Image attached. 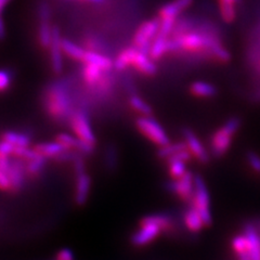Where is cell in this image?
Returning a JSON list of instances; mask_svg holds the SVG:
<instances>
[{"instance_id":"1","label":"cell","mask_w":260,"mask_h":260,"mask_svg":"<svg viewBox=\"0 0 260 260\" xmlns=\"http://www.w3.org/2000/svg\"><path fill=\"white\" fill-rule=\"evenodd\" d=\"M43 105L49 118L59 124H68L73 111L76 109L75 93L72 91L69 79L55 80L44 90Z\"/></svg>"},{"instance_id":"2","label":"cell","mask_w":260,"mask_h":260,"mask_svg":"<svg viewBox=\"0 0 260 260\" xmlns=\"http://www.w3.org/2000/svg\"><path fill=\"white\" fill-rule=\"evenodd\" d=\"M242 120L239 117H231L211 136L210 152L214 157H221L229 151L232 138L241 128Z\"/></svg>"},{"instance_id":"3","label":"cell","mask_w":260,"mask_h":260,"mask_svg":"<svg viewBox=\"0 0 260 260\" xmlns=\"http://www.w3.org/2000/svg\"><path fill=\"white\" fill-rule=\"evenodd\" d=\"M84 154H79L72 162L75 172V185H74V202L77 206H84L90 197L92 180L87 173Z\"/></svg>"},{"instance_id":"4","label":"cell","mask_w":260,"mask_h":260,"mask_svg":"<svg viewBox=\"0 0 260 260\" xmlns=\"http://www.w3.org/2000/svg\"><path fill=\"white\" fill-rule=\"evenodd\" d=\"M68 125L70 126L72 133L78 137L80 140L92 145L96 144V137L91 124L90 112L76 107L72 113Z\"/></svg>"},{"instance_id":"5","label":"cell","mask_w":260,"mask_h":260,"mask_svg":"<svg viewBox=\"0 0 260 260\" xmlns=\"http://www.w3.org/2000/svg\"><path fill=\"white\" fill-rule=\"evenodd\" d=\"M189 203H191L194 208L199 211L204 224L206 226L210 225L213 222V218H211L209 207V193L204 179L199 175L194 176V193Z\"/></svg>"},{"instance_id":"6","label":"cell","mask_w":260,"mask_h":260,"mask_svg":"<svg viewBox=\"0 0 260 260\" xmlns=\"http://www.w3.org/2000/svg\"><path fill=\"white\" fill-rule=\"evenodd\" d=\"M136 127L139 132L148 138L150 141L158 146H164L170 143V139L165 129L157 120L151 116H141L136 119Z\"/></svg>"},{"instance_id":"7","label":"cell","mask_w":260,"mask_h":260,"mask_svg":"<svg viewBox=\"0 0 260 260\" xmlns=\"http://www.w3.org/2000/svg\"><path fill=\"white\" fill-rule=\"evenodd\" d=\"M160 26V19H153L142 23L138 27L134 36V46L143 53L150 55V49L153 39L158 34Z\"/></svg>"},{"instance_id":"8","label":"cell","mask_w":260,"mask_h":260,"mask_svg":"<svg viewBox=\"0 0 260 260\" xmlns=\"http://www.w3.org/2000/svg\"><path fill=\"white\" fill-rule=\"evenodd\" d=\"M166 189L167 191L177 195L180 200L190 202L194 193V176L191 173L186 172L182 177L167 182Z\"/></svg>"},{"instance_id":"9","label":"cell","mask_w":260,"mask_h":260,"mask_svg":"<svg viewBox=\"0 0 260 260\" xmlns=\"http://www.w3.org/2000/svg\"><path fill=\"white\" fill-rule=\"evenodd\" d=\"M161 229L153 223H140V228L138 229L130 238V243L135 247H143L152 243L156 238H158Z\"/></svg>"},{"instance_id":"10","label":"cell","mask_w":260,"mask_h":260,"mask_svg":"<svg viewBox=\"0 0 260 260\" xmlns=\"http://www.w3.org/2000/svg\"><path fill=\"white\" fill-rule=\"evenodd\" d=\"M62 37L59 27L53 26L52 39L49 50H50V65L51 70L55 75H60L63 71V49H62Z\"/></svg>"},{"instance_id":"11","label":"cell","mask_w":260,"mask_h":260,"mask_svg":"<svg viewBox=\"0 0 260 260\" xmlns=\"http://www.w3.org/2000/svg\"><path fill=\"white\" fill-rule=\"evenodd\" d=\"M55 140L60 142L64 148L68 150H74L77 151L84 155H90L94 152L95 145H92L90 143H87L83 140H80L78 137H76L74 134H68V133H61L58 134L55 137Z\"/></svg>"},{"instance_id":"12","label":"cell","mask_w":260,"mask_h":260,"mask_svg":"<svg viewBox=\"0 0 260 260\" xmlns=\"http://www.w3.org/2000/svg\"><path fill=\"white\" fill-rule=\"evenodd\" d=\"M182 135L184 138V141L192 154V156L197 158V160L200 161L201 164H207L209 161L208 152L206 151L205 146L200 141L197 135H195L190 128H183Z\"/></svg>"},{"instance_id":"13","label":"cell","mask_w":260,"mask_h":260,"mask_svg":"<svg viewBox=\"0 0 260 260\" xmlns=\"http://www.w3.org/2000/svg\"><path fill=\"white\" fill-rule=\"evenodd\" d=\"M132 67L144 76H154L157 73V67L149 54L141 52L139 49L135 55Z\"/></svg>"},{"instance_id":"14","label":"cell","mask_w":260,"mask_h":260,"mask_svg":"<svg viewBox=\"0 0 260 260\" xmlns=\"http://www.w3.org/2000/svg\"><path fill=\"white\" fill-rule=\"evenodd\" d=\"M194 0H172L170 3L165 4L158 11V18L165 19V18H175L185 11L188 8L191 7Z\"/></svg>"},{"instance_id":"15","label":"cell","mask_w":260,"mask_h":260,"mask_svg":"<svg viewBox=\"0 0 260 260\" xmlns=\"http://www.w3.org/2000/svg\"><path fill=\"white\" fill-rule=\"evenodd\" d=\"M104 73L105 71L94 64L84 63L83 70H81V78H83L85 87L89 89L95 86L104 75Z\"/></svg>"},{"instance_id":"16","label":"cell","mask_w":260,"mask_h":260,"mask_svg":"<svg viewBox=\"0 0 260 260\" xmlns=\"http://www.w3.org/2000/svg\"><path fill=\"white\" fill-rule=\"evenodd\" d=\"M34 149L40 154V155L46 157L47 159L51 158L55 159L60 154H62L64 151L68 149L58 142V141H50V142H39L36 145H34Z\"/></svg>"},{"instance_id":"17","label":"cell","mask_w":260,"mask_h":260,"mask_svg":"<svg viewBox=\"0 0 260 260\" xmlns=\"http://www.w3.org/2000/svg\"><path fill=\"white\" fill-rule=\"evenodd\" d=\"M183 221L188 230L191 232H200L203 226H204V221L199 214V211L194 208V206L190 203V206L184 210L183 214Z\"/></svg>"},{"instance_id":"18","label":"cell","mask_w":260,"mask_h":260,"mask_svg":"<svg viewBox=\"0 0 260 260\" xmlns=\"http://www.w3.org/2000/svg\"><path fill=\"white\" fill-rule=\"evenodd\" d=\"M140 223H153L158 225L162 232H170L175 226L174 218L168 214H153L143 217Z\"/></svg>"},{"instance_id":"19","label":"cell","mask_w":260,"mask_h":260,"mask_svg":"<svg viewBox=\"0 0 260 260\" xmlns=\"http://www.w3.org/2000/svg\"><path fill=\"white\" fill-rule=\"evenodd\" d=\"M137 51L138 48L135 46L123 49L116 56V59L114 60V70L116 72H124L129 67H132Z\"/></svg>"},{"instance_id":"20","label":"cell","mask_w":260,"mask_h":260,"mask_svg":"<svg viewBox=\"0 0 260 260\" xmlns=\"http://www.w3.org/2000/svg\"><path fill=\"white\" fill-rule=\"evenodd\" d=\"M83 63L94 64L105 72H111L114 70V61L109 58L107 54L100 52L86 51Z\"/></svg>"},{"instance_id":"21","label":"cell","mask_w":260,"mask_h":260,"mask_svg":"<svg viewBox=\"0 0 260 260\" xmlns=\"http://www.w3.org/2000/svg\"><path fill=\"white\" fill-rule=\"evenodd\" d=\"M168 40L169 37L159 34L153 39L150 49V56L154 61L161 59L162 56L168 53Z\"/></svg>"},{"instance_id":"22","label":"cell","mask_w":260,"mask_h":260,"mask_svg":"<svg viewBox=\"0 0 260 260\" xmlns=\"http://www.w3.org/2000/svg\"><path fill=\"white\" fill-rule=\"evenodd\" d=\"M62 49L65 55H68L69 58L83 62L85 54H86V49L79 45H76L74 42H72L70 39H62Z\"/></svg>"},{"instance_id":"23","label":"cell","mask_w":260,"mask_h":260,"mask_svg":"<svg viewBox=\"0 0 260 260\" xmlns=\"http://www.w3.org/2000/svg\"><path fill=\"white\" fill-rule=\"evenodd\" d=\"M47 158L40 155H38L34 158L25 161V167H26V175L29 178H37L44 173V169L47 165Z\"/></svg>"},{"instance_id":"24","label":"cell","mask_w":260,"mask_h":260,"mask_svg":"<svg viewBox=\"0 0 260 260\" xmlns=\"http://www.w3.org/2000/svg\"><path fill=\"white\" fill-rule=\"evenodd\" d=\"M190 91L193 95L199 98H213L217 94L216 87L205 81H194L190 86Z\"/></svg>"},{"instance_id":"25","label":"cell","mask_w":260,"mask_h":260,"mask_svg":"<svg viewBox=\"0 0 260 260\" xmlns=\"http://www.w3.org/2000/svg\"><path fill=\"white\" fill-rule=\"evenodd\" d=\"M52 29L53 27L50 24V20L42 19L39 20V28H38V39L39 44L43 48H49L52 39Z\"/></svg>"},{"instance_id":"26","label":"cell","mask_w":260,"mask_h":260,"mask_svg":"<svg viewBox=\"0 0 260 260\" xmlns=\"http://www.w3.org/2000/svg\"><path fill=\"white\" fill-rule=\"evenodd\" d=\"M2 139L14 146H30V137L24 133L8 130L2 135Z\"/></svg>"},{"instance_id":"27","label":"cell","mask_w":260,"mask_h":260,"mask_svg":"<svg viewBox=\"0 0 260 260\" xmlns=\"http://www.w3.org/2000/svg\"><path fill=\"white\" fill-rule=\"evenodd\" d=\"M129 105L132 107L134 111L137 113L141 114L142 116H151L152 115V108L150 107V104L148 102H145L141 96H139L136 93H132L128 99Z\"/></svg>"},{"instance_id":"28","label":"cell","mask_w":260,"mask_h":260,"mask_svg":"<svg viewBox=\"0 0 260 260\" xmlns=\"http://www.w3.org/2000/svg\"><path fill=\"white\" fill-rule=\"evenodd\" d=\"M83 45L87 51L100 53H105V51H107V47H105L103 40L94 35H86L83 39Z\"/></svg>"},{"instance_id":"29","label":"cell","mask_w":260,"mask_h":260,"mask_svg":"<svg viewBox=\"0 0 260 260\" xmlns=\"http://www.w3.org/2000/svg\"><path fill=\"white\" fill-rule=\"evenodd\" d=\"M189 149L188 145H186L185 141L184 142H176V143H169L164 146H159V149L157 151V156L161 159H167L174 154L180 152L182 150Z\"/></svg>"},{"instance_id":"30","label":"cell","mask_w":260,"mask_h":260,"mask_svg":"<svg viewBox=\"0 0 260 260\" xmlns=\"http://www.w3.org/2000/svg\"><path fill=\"white\" fill-rule=\"evenodd\" d=\"M104 162L108 170L110 172H115L118 167V152L115 145L110 144L107 146L104 153Z\"/></svg>"},{"instance_id":"31","label":"cell","mask_w":260,"mask_h":260,"mask_svg":"<svg viewBox=\"0 0 260 260\" xmlns=\"http://www.w3.org/2000/svg\"><path fill=\"white\" fill-rule=\"evenodd\" d=\"M219 12L225 23H232L235 20V5L226 2H219Z\"/></svg>"},{"instance_id":"32","label":"cell","mask_w":260,"mask_h":260,"mask_svg":"<svg viewBox=\"0 0 260 260\" xmlns=\"http://www.w3.org/2000/svg\"><path fill=\"white\" fill-rule=\"evenodd\" d=\"M167 164H168L169 174L173 179L180 178L186 173V166H185L186 162L183 160H178V159L167 160Z\"/></svg>"},{"instance_id":"33","label":"cell","mask_w":260,"mask_h":260,"mask_svg":"<svg viewBox=\"0 0 260 260\" xmlns=\"http://www.w3.org/2000/svg\"><path fill=\"white\" fill-rule=\"evenodd\" d=\"M232 248L237 256L243 253H248V243L245 235L240 234L234 237V239L232 240Z\"/></svg>"},{"instance_id":"34","label":"cell","mask_w":260,"mask_h":260,"mask_svg":"<svg viewBox=\"0 0 260 260\" xmlns=\"http://www.w3.org/2000/svg\"><path fill=\"white\" fill-rule=\"evenodd\" d=\"M12 74L8 70H0V92L6 91L12 84Z\"/></svg>"},{"instance_id":"35","label":"cell","mask_w":260,"mask_h":260,"mask_svg":"<svg viewBox=\"0 0 260 260\" xmlns=\"http://www.w3.org/2000/svg\"><path fill=\"white\" fill-rule=\"evenodd\" d=\"M246 159L248 165L253 168L256 173L260 174V156L257 153L249 151L246 153Z\"/></svg>"},{"instance_id":"36","label":"cell","mask_w":260,"mask_h":260,"mask_svg":"<svg viewBox=\"0 0 260 260\" xmlns=\"http://www.w3.org/2000/svg\"><path fill=\"white\" fill-rule=\"evenodd\" d=\"M0 191L3 192H12V186L10 179L8 175L0 169Z\"/></svg>"},{"instance_id":"37","label":"cell","mask_w":260,"mask_h":260,"mask_svg":"<svg viewBox=\"0 0 260 260\" xmlns=\"http://www.w3.org/2000/svg\"><path fill=\"white\" fill-rule=\"evenodd\" d=\"M55 260H75V258L72 249L64 247V248H61L58 253H56Z\"/></svg>"},{"instance_id":"38","label":"cell","mask_w":260,"mask_h":260,"mask_svg":"<svg viewBox=\"0 0 260 260\" xmlns=\"http://www.w3.org/2000/svg\"><path fill=\"white\" fill-rule=\"evenodd\" d=\"M15 146L5 140H0V154H6V155L13 156Z\"/></svg>"},{"instance_id":"39","label":"cell","mask_w":260,"mask_h":260,"mask_svg":"<svg viewBox=\"0 0 260 260\" xmlns=\"http://www.w3.org/2000/svg\"><path fill=\"white\" fill-rule=\"evenodd\" d=\"M250 99L253 103H260V87L257 88L256 90L253 92Z\"/></svg>"},{"instance_id":"40","label":"cell","mask_w":260,"mask_h":260,"mask_svg":"<svg viewBox=\"0 0 260 260\" xmlns=\"http://www.w3.org/2000/svg\"><path fill=\"white\" fill-rule=\"evenodd\" d=\"M6 36V27H5V23L4 20L2 19V16H0V39L5 38Z\"/></svg>"},{"instance_id":"41","label":"cell","mask_w":260,"mask_h":260,"mask_svg":"<svg viewBox=\"0 0 260 260\" xmlns=\"http://www.w3.org/2000/svg\"><path fill=\"white\" fill-rule=\"evenodd\" d=\"M10 2H11V0H0V14H2V12L4 11V9L7 7V5L9 4Z\"/></svg>"},{"instance_id":"42","label":"cell","mask_w":260,"mask_h":260,"mask_svg":"<svg viewBox=\"0 0 260 260\" xmlns=\"http://www.w3.org/2000/svg\"><path fill=\"white\" fill-rule=\"evenodd\" d=\"M238 260H251L249 253H243L238 255Z\"/></svg>"},{"instance_id":"43","label":"cell","mask_w":260,"mask_h":260,"mask_svg":"<svg viewBox=\"0 0 260 260\" xmlns=\"http://www.w3.org/2000/svg\"><path fill=\"white\" fill-rule=\"evenodd\" d=\"M81 2H88V3H92V4L100 5V4L105 3V0H81Z\"/></svg>"}]
</instances>
